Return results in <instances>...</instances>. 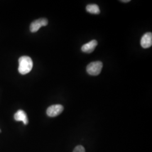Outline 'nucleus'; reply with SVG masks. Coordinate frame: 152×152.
<instances>
[{"instance_id": "obj_1", "label": "nucleus", "mask_w": 152, "mask_h": 152, "mask_svg": "<svg viewBox=\"0 0 152 152\" xmlns=\"http://www.w3.org/2000/svg\"><path fill=\"white\" fill-rule=\"evenodd\" d=\"M33 61L32 59L28 56H23L19 59L18 71L21 75H26L29 73L33 68Z\"/></svg>"}, {"instance_id": "obj_2", "label": "nucleus", "mask_w": 152, "mask_h": 152, "mask_svg": "<svg viewBox=\"0 0 152 152\" xmlns=\"http://www.w3.org/2000/svg\"><path fill=\"white\" fill-rule=\"evenodd\" d=\"M103 63L101 61H96L90 63L86 68L87 73L91 76H98L102 72Z\"/></svg>"}, {"instance_id": "obj_3", "label": "nucleus", "mask_w": 152, "mask_h": 152, "mask_svg": "<svg viewBox=\"0 0 152 152\" xmlns=\"http://www.w3.org/2000/svg\"><path fill=\"white\" fill-rule=\"evenodd\" d=\"M64 109L63 107L60 104H56L53 105L47 109L46 113L48 115L51 117H54L56 116H58V115L61 114Z\"/></svg>"}, {"instance_id": "obj_4", "label": "nucleus", "mask_w": 152, "mask_h": 152, "mask_svg": "<svg viewBox=\"0 0 152 152\" xmlns=\"http://www.w3.org/2000/svg\"><path fill=\"white\" fill-rule=\"evenodd\" d=\"M48 24V20L45 18H41L33 22L30 26V31L31 32H37L39 29L43 26H46Z\"/></svg>"}, {"instance_id": "obj_5", "label": "nucleus", "mask_w": 152, "mask_h": 152, "mask_svg": "<svg viewBox=\"0 0 152 152\" xmlns=\"http://www.w3.org/2000/svg\"><path fill=\"white\" fill-rule=\"evenodd\" d=\"M141 46L144 49L151 47L152 45V33L148 32L144 34L140 41Z\"/></svg>"}, {"instance_id": "obj_6", "label": "nucleus", "mask_w": 152, "mask_h": 152, "mask_svg": "<svg viewBox=\"0 0 152 152\" xmlns=\"http://www.w3.org/2000/svg\"><path fill=\"white\" fill-rule=\"evenodd\" d=\"M98 45V42L96 40H92L87 44L83 45L82 46V51L86 53H91L94 51Z\"/></svg>"}, {"instance_id": "obj_7", "label": "nucleus", "mask_w": 152, "mask_h": 152, "mask_svg": "<svg viewBox=\"0 0 152 152\" xmlns=\"http://www.w3.org/2000/svg\"><path fill=\"white\" fill-rule=\"evenodd\" d=\"M14 118L16 121H22L24 125L28 124V119L26 112L22 110H19L14 115Z\"/></svg>"}, {"instance_id": "obj_8", "label": "nucleus", "mask_w": 152, "mask_h": 152, "mask_svg": "<svg viewBox=\"0 0 152 152\" xmlns=\"http://www.w3.org/2000/svg\"><path fill=\"white\" fill-rule=\"evenodd\" d=\"M86 10L87 12L92 14H99L100 13V9L96 4H91L86 6Z\"/></svg>"}, {"instance_id": "obj_9", "label": "nucleus", "mask_w": 152, "mask_h": 152, "mask_svg": "<svg viewBox=\"0 0 152 152\" xmlns=\"http://www.w3.org/2000/svg\"><path fill=\"white\" fill-rule=\"evenodd\" d=\"M73 152H85V149L84 147L81 145H78L75 148Z\"/></svg>"}, {"instance_id": "obj_10", "label": "nucleus", "mask_w": 152, "mask_h": 152, "mask_svg": "<svg viewBox=\"0 0 152 152\" xmlns=\"http://www.w3.org/2000/svg\"><path fill=\"white\" fill-rule=\"evenodd\" d=\"M122 2H130V0H126V1H124V0H123V1H121Z\"/></svg>"}, {"instance_id": "obj_11", "label": "nucleus", "mask_w": 152, "mask_h": 152, "mask_svg": "<svg viewBox=\"0 0 152 152\" xmlns=\"http://www.w3.org/2000/svg\"><path fill=\"white\" fill-rule=\"evenodd\" d=\"M0 132H1V130H0Z\"/></svg>"}]
</instances>
